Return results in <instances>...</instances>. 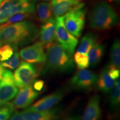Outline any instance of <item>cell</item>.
Returning <instances> with one entry per match:
<instances>
[{
    "instance_id": "3957f363",
    "label": "cell",
    "mask_w": 120,
    "mask_h": 120,
    "mask_svg": "<svg viewBox=\"0 0 120 120\" xmlns=\"http://www.w3.org/2000/svg\"><path fill=\"white\" fill-rule=\"evenodd\" d=\"M89 25L93 29L106 30L117 24V15L107 2L100 1L93 6L88 16Z\"/></svg>"
},
{
    "instance_id": "4fadbf2b",
    "label": "cell",
    "mask_w": 120,
    "mask_h": 120,
    "mask_svg": "<svg viewBox=\"0 0 120 120\" xmlns=\"http://www.w3.org/2000/svg\"><path fill=\"white\" fill-rule=\"evenodd\" d=\"M101 98L98 94L90 97L83 112L82 120H98L101 114Z\"/></svg>"
},
{
    "instance_id": "44dd1931",
    "label": "cell",
    "mask_w": 120,
    "mask_h": 120,
    "mask_svg": "<svg viewBox=\"0 0 120 120\" xmlns=\"http://www.w3.org/2000/svg\"><path fill=\"white\" fill-rule=\"evenodd\" d=\"M109 105L112 109L118 107L120 101V77L115 79L113 86L110 91Z\"/></svg>"
},
{
    "instance_id": "9c48e42d",
    "label": "cell",
    "mask_w": 120,
    "mask_h": 120,
    "mask_svg": "<svg viewBox=\"0 0 120 120\" xmlns=\"http://www.w3.org/2000/svg\"><path fill=\"white\" fill-rule=\"evenodd\" d=\"M19 55L25 61L32 64L45 63L47 59L45 46L40 41L23 48Z\"/></svg>"
},
{
    "instance_id": "d590c367",
    "label": "cell",
    "mask_w": 120,
    "mask_h": 120,
    "mask_svg": "<svg viewBox=\"0 0 120 120\" xmlns=\"http://www.w3.org/2000/svg\"><path fill=\"white\" fill-rule=\"evenodd\" d=\"M44 1H49V0H44Z\"/></svg>"
},
{
    "instance_id": "83f0119b",
    "label": "cell",
    "mask_w": 120,
    "mask_h": 120,
    "mask_svg": "<svg viewBox=\"0 0 120 120\" xmlns=\"http://www.w3.org/2000/svg\"><path fill=\"white\" fill-rule=\"evenodd\" d=\"M108 68H109V74L112 79L115 80L116 79L120 77V73L119 68H116V67H114L111 64L108 66Z\"/></svg>"
},
{
    "instance_id": "52a82bcc",
    "label": "cell",
    "mask_w": 120,
    "mask_h": 120,
    "mask_svg": "<svg viewBox=\"0 0 120 120\" xmlns=\"http://www.w3.org/2000/svg\"><path fill=\"white\" fill-rule=\"evenodd\" d=\"M38 70L34 64L22 61L13 73L15 83L19 88L32 85L38 76Z\"/></svg>"
},
{
    "instance_id": "484cf974",
    "label": "cell",
    "mask_w": 120,
    "mask_h": 120,
    "mask_svg": "<svg viewBox=\"0 0 120 120\" xmlns=\"http://www.w3.org/2000/svg\"><path fill=\"white\" fill-rule=\"evenodd\" d=\"M31 13H19L17 14L13 15L11 17H10L4 23L0 25L1 27H4L11 25V24L16 23L22 21L25 19H27L30 16Z\"/></svg>"
},
{
    "instance_id": "e575fe53",
    "label": "cell",
    "mask_w": 120,
    "mask_h": 120,
    "mask_svg": "<svg viewBox=\"0 0 120 120\" xmlns=\"http://www.w3.org/2000/svg\"><path fill=\"white\" fill-rule=\"evenodd\" d=\"M1 45H2V42H1V40H0V47H1Z\"/></svg>"
},
{
    "instance_id": "8fae6325",
    "label": "cell",
    "mask_w": 120,
    "mask_h": 120,
    "mask_svg": "<svg viewBox=\"0 0 120 120\" xmlns=\"http://www.w3.org/2000/svg\"><path fill=\"white\" fill-rule=\"evenodd\" d=\"M64 96L63 91H57L43 97L26 109L31 111H45L51 109L60 102Z\"/></svg>"
},
{
    "instance_id": "7a4b0ae2",
    "label": "cell",
    "mask_w": 120,
    "mask_h": 120,
    "mask_svg": "<svg viewBox=\"0 0 120 120\" xmlns=\"http://www.w3.org/2000/svg\"><path fill=\"white\" fill-rule=\"evenodd\" d=\"M46 49V65L43 72L56 71L70 72L75 67L72 56L64 50L58 42H55L45 47Z\"/></svg>"
},
{
    "instance_id": "9a60e30c",
    "label": "cell",
    "mask_w": 120,
    "mask_h": 120,
    "mask_svg": "<svg viewBox=\"0 0 120 120\" xmlns=\"http://www.w3.org/2000/svg\"><path fill=\"white\" fill-rule=\"evenodd\" d=\"M40 42L44 45L45 47L55 42L56 40V23L55 19L51 18L41 26L40 30Z\"/></svg>"
},
{
    "instance_id": "4dcf8cb0",
    "label": "cell",
    "mask_w": 120,
    "mask_h": 120,
    "mask_svg": "<svg viewBox=\"0 0 120 120\" xmlns=\"http://www.w3.org/2000/svg\"><path fill=\"white\" fill-rule=\"evenodd\" d=\"M4 67H2L1 65H0V81H1V79H2V75H3V73H4Z\"/></svg>"
},
{
    "instance_id": "277c9868",
    "label": "cell",
    "mask_w": 120,
    "mask_h": 120,
    "mask_svg": "<svg viewBox=\"0 0 120 120\" xmlns=\"http://www.w3.org/2000/svg\"><path fill=\"white\" fill-rule=\"evenodd\" d=\"M36 0H4L0 6V25L4 23L13 15L19 13L35 11Z\"/></svg>"
},
{
    "instance_id": "5bb4252c",
    "label": "cell",
    "mask_w": 120,
    "mask_h": 120,
    "mask_svg": "<svg viewBox=\"0 0 120 120\" xmlns=\"http://www.w3.org/2000/svg\"><path fill=\"white\" fill-rule=\"evenodd\" d=\"M24 120H59L60 112L57 109L45 111H31L25 109L21 112Z\"/></svg>"
},
{
    "instance_id": "8d00e7d4",
    "label": "cell",
    "mask_w": 120,
    "mask_h": 120,
    "mask_svg": "<svg viewBox=\"0 0 120 120\" xmlns=\"http://www.w3.org/2000/svg\"><path fill=\"white\" fill-rule=\"evenodd\" d=\"M0 62H1V60H0Z\"/></svg>"
},
{
    "instance_id": "ffe728a7",
    "label": "cell",
    "mask_w": 120,
    "mask_h": 120,
    "mask_svg": "<svg viewBox=\"0 0 120 120\" xmlns=\"http://www.w3.org/2000/svg\"><path fill=\"white\" fill-rule=\"evenodd\" d=\"M96 43V37L94 34H87L82 37L78 47L77 52L88 54L90 50Z\"/></svg>"
},
{
    "instance_id": "6da1fadb",
    "label": "cell",
    "mask_w": 120,
    "mask_h": 120,
    "mask_svg": "<svg viewBox=\"0 0 120 120\" xmlns=\"http://www.w3.org/2000/svg\"><path fill=\"white\" fill-rule=\"evenodd\" d=\"M40 30L34 22L25 20L0 26V40L4 44L17 48L30 44L38 38Z\"/></svg>"
},
{
    "instance_id": "7c38bea8",
    "label": "cell",
    "mask_w": 120,
    "mask_h": 120,
    "mask_svg": "<svg viewBox=\"0 0 120 120\" xmlns=\"http://www.w3.org/2000/svg\"><path fill=\"white\" fill-rule=\"evenodd\" d=\"M15 97L12 104L16 109H26L29 107L33 102L37 98L39 94L34 90L33 87L28 85L20 88Z\"/></svg>"
},
{
    "instance_id": "1f68e13d",
    "label": "cell",
    "mask_w": 120,
    "mask_h": 120,
    "mask_svg": "<svg viewBox=\"0 0 120 120\" xmlns=\"http://www.w3.org/2000/svg\"><path fill=\"white\" fill-rule=\"evenodd\" d=\"M66 120H79V116H72L71 117L68 118V119Z\"/></svg>"
},
{
    "instance_id": "e0dca14e",
    "label": "cell",
    "mask_w": 120,
    "mask_h": 120,
    "mask_svg": "<svg viewBox=\"0 0 120 120\" xmlns=\"http://www.w3.org/2000/svg\"><path fill=\"white\" fill-rule=\"evenodd\" d=\"M115 80L112 79L109 74L108 66H106L101 71L97 79L96 84L97 88L99 91L103 93L110 92L113 86Z\"/></svg>"
},
{
    "instance_id": "836d02e7",
    "label": "cell",
    "mask_w": 120,
    "mask_h": 120,
    "mask_svg": "<svg viewBox=\"0 0 120 120\" xmlns=\"http://www.w3.org/2000/svg\"><path fill=\"white\" fill-rule=\"evenodd\" d=\"M3 1H4V0H0V6H1V3H2V2Z\"/></svg>"
},
{
    "instance_id": "7402d4cb",
    "label": "cell",
    "mask_w": 120,
    "mask_h": 120,
    "mask_svg": "<svg viewBox=\"0 0 120 120\" xmlns=\"http://www.w3.org/2000/svg\"><path fill=\"white\" fill-rule=\"evenodd\" d=\"M110 64L119 68L120 67V43L118 38L112 44L110 50Z\"/></svg>"
},
{
    "instance_id": "ac0fdd59",
    "label": "cell",
    "mask_w": 120,
    "mask_h": 120,
    "mask_svg": "<svg viewBox=\"0 0 120 120\" xmlns=\"http://www.w3.org/2000/svg\"><path fill=\"white\" fill-rule=\"evenodd\" d=\"M105 53V46L101 43H96L88 53L89 66L94 67L101 61Z\"/></svg>"
},
{
    "instance_id": "4316f807",
    "label": "cell",
    "mask_w": 120,
    "mask_h": 120,
    "mask_svg": "<svg viewBox=\"0 0 120 120\" xmlns=\"http://www.w3.org/2000/svg\"><path fill=\"white\" fill-rule=\"evenodd\" d=\"M16 48L11 45L6 44L0 47V60L1 62L8 60L14 53Z\"/></svg>"
},
{
    "instance_id": "2e32d148",
    "label": "cell",
    "mask_w": 120,
    "mask_h": 120,
    "mask_svg": "<svg viewBox=\"0 0 120 120\" xmlns=\"http://www.w3.org/2000/svg\"><path fill=\"white\" fill-rule=\"evenodd\" d=\"M82 0H52V12L55 17L62 16L73 7L81 3Z\"/></svg>"
},
{
    "instance_id": "d4e9b609",
    "label": "cell",
    "mask_w": 120,
    "mask_h": 120,
    "mask_svg": "<svg viewBox=\"0 0 120 120\" xmlns=\"http://www.w3.org/2000/svg\"><path fill=\"white\" fill-rule=\"evenodd\" d=\"M0 108V120H8L14 111L15 107L12 103H7Z\"/></svg>"
},
{
    "instance_id": "cb8c5ba5",
    "label": "cell",
    "mask_w": 120,
    "mask_h": 120,
    "mask_svg": "<svg viewBox=\"0 0 120 120\" xmlns=\"http://www.w3.org/2000/svg\"><path fill=\"white\" fill-rule=\"evenodd\" d=\"M74 61L79 70L87 68L89 66L88 54L76 52L74 56Z\"/></svg>"
},
{
    "instance_id": "d6a6232c",
    "label": "cell",
    "mask_w": 120,
    "mask_h": 120,
    "mask_svg": "<svg viewBox=\"0 0 120 120\" xmlns=\"http://www.w3.org/2000/svg\"><path fill=\"white\" fill-rule=\"evenodd\" d=\"M109 1H115V2L117 3V4H120V0H109Z\"/></svg>"
},
{
    "instance_id": "5b68a950",
    "label": "cell",
    "mask_w": 120,
    "mask_h": 120,
    "mask_svg": "<svg viewBox=\"0 0 120 120\" xmlns=\"http://www.w3.org/2000/svg\"><path fill=\"white\" fill-rule=\"evenodd\" d=\"M86 13L85 4L80 3L63 16L66 28L76 38L81 35L85 26Z\"/></svg>"
},
{
    "instance_id": "f1b7e54d",
    "label": "cell",
    "mask_w": 120,
    "mask_h": 120,
    "mask_svg": "<svg viewBox=\"0 0 120 120\" xmlns=\"http://www.w3.org/2000/svg\"><path fill=\"white\" fill-rule=\"evenodd\" d=\"M32 84L33 88L37 91H41L44 86V82L42 80H34Z\"/></svg>"
},
{
    "instance_id": "d6986e66",
    "label": "cell",
    "mask_w": 120,
    "mask_h": 120,
    "mask_svg": "<svg viewBox=\"0 0 120 120\" xmlns=\"http://www.w3.org/2000/svg\"><path fill=\"white\" fill-rule=\"evenodd\" d=\"M36 11L38 19L42 23H46L52 18L53 12L51 3L46 1L39 3L37 4Z\"/></svg>"
},
{
    "instance_id": "8992f818",
    "label": "cell",
    "mask_w": 120,
    "mask_h": 120,
    "mask_svg": "<svg viewBox=\"0 0 120 120\" xmlns=\"http://www.w3.org/2000/svg\"><path fill=\"white\" fill-rule=\"evenodd\" d=\"M55 23L56 36L57 42L66 52L70 56H72L79 42L78 39L66 29L64 25L63 16L56 17Z\"/></svg>"
},
{
    "instance_id": "30bf717a",
    "label": "cell",
    "mask_w": 120,
    "mask_h": 120,
    "mask_svg": "<svg viewBox=\"0 0 120 120\" xmlns=\"http://www.w3.org/2000/svg\"><path fill=\"white\" fill-rule=\"evenodd\" d=\"M98 76L94 72L86 69H80L75 73L71 79L72 87L81 90H89L96 83Z\"/></svg>"
},
{
    "instance_id": "603a6c76",
    "label": "cell",
    "mask_w": 120,
    "mask_h": 120,
    "mask_svg": "<svg viewBox=\"0 0 120 120\" xmlns=\"http://www.w3.org/2000/svg\"><path fill=\"white\" fill-rule=\"evenodd\" d=\"M19 64V55L17 50H15L14 53L10 58L6 61H3L0 65L4 68H7L10 70H15Z\"/></svg>"
},
{
    "instance_id": "f546056e",
    "label": "cell",
    "mask_w": 120,
    "mask_h": 120,
    "mask_svg": "<svg viewBox=\"0 0 120 120\" xmlns=\"http://www.w3.org/2000/svg\"><path fill=\"white\" fill-rule=\"evenodd\" d=\"M8 120H24V118L22 116L21 112H15L14 113H12L11 117Z\"/></svg>"
},
{
    "instance_id": "ba28073f",
    "label": "cell",
    "mask_w": 120,
    "mask_h": 120,
    "mask_svg": "<svg viewBox=\"0 0 120 120\" xmlns=\"http://www.w3.org/2000/svg\"><path fill=\"white\" fill-rule=\"evenodd\" d=\"M18 92L12 72L9 70H4L0 81V106L15 98Z\"/></svg>"
}]
</instances>
